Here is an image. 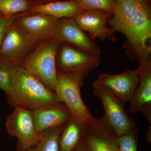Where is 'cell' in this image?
<instances>
[{"label":"cell","mask_w":151,"mask_h":151,"mask_svg":"<svg viewBox=\"0 0 151 151\" xmlns=\"http://www.w3.org/2000/svg\"><path fill=\"white\" fill-rule=\"evenodd\" d=\"M116 7L108 22L110 29L126 37L124 47L130 58L139 63L151 58V13L146 1L114 0Z\"/></svg>","instance_id":"cell-1"},{"label":"cell","mask_w":151,"mask_h":151,"mask_svg":"<svg viewBox=\"0 0 151 151\" xmlns=\"http://www.w3.org/2000/svg\"><path fill=\"white\" fill-rule=\"evenodd\" d=\"M11 83L17 107L31 110L59 103L55 92L22 65H12Z\"/></svg>","instance_id":"cell-2"},{"label":"cell","mask_w":151,"mask_h":151,"mask_svg":"<svg viewBox=\"0 0 151 151\" xmlns=\"http://www.w3.org/2000/svg\"><path fill=\"white\" fill-rule=\"evenodd\" d=\"M62 42L54 37L43 41L21 64L54 92L57 82L56 54Z\"/></svg>","instance_id":"cell-3"},{"label":"cell","mask_w":151,"mask_h":151,"mask_svg":"<svg viewBox=\"0 0 151 151\" xmlns=\"http://www.w3.org/2000/svg\"><path fill=\"white\" fill-rule=\"evenodd\" d=\"M85 76L74 73L58 71L55 92L60 102L65 105L73 118L84 123L90 122L94 117L84 104L80 89Z\"/></svg>","instance_id":"cell-4"},{"label":"cell","mask_w":151,"mask_h":151,"mask_svg":"<svg viewBox=\"0 0 151 151\" xmlns=\"http://www.w3.org/2000/svg\"><path fill=\"white\" fill-rule=\"evenodd\" d=\"M93 93L102 102L105 117L116 136L129 134L138 129L136 122L127 114L125 104L110 89L94 81Z\"/></svg>","instance_id":"cell-5"},{"label":"cell","mask_w":151,"mask_h":151,"mask_svg":"<svg viewBox=\"0 0 151 151\" xmlns=\"http://www.w3.org/2000/svg\"><path fill=\"white\" fill-rule=\"evenodd\" d=\"M7 132L18 140L20 149L27 150L37 144L42 135L36 129L32 110L23 107L14 108L6 122Z\"/></svg>","instance_id":"cell-6"},{"label":"cell","mask_w":151,"mask_h":151,"mask_svg":"<svg viewBox=\"0 0 151 151\" xmlns=\"http://www.w3.org/2000/svg\"><path fill=\"white\" fill-rule=\"evenodd\" d=\"M39 42L14 20L6 32L0 47V57L12 65H20L26 55Z\"/></svg>","instance_id":"cell-7"},{"label":"cell","mask_w":151,"mask_h":151,"mask_svg":"<svg viewBox=\"0 0 151 151\" xmlns=\"http://www.w3.org/2000/svg\"><path fill=\"white\" fill-rule=\"evenodd\" d=\"M60 47L58 60L56 63L58 71L77 73L86 76L100 64V55L67 45Z\"/></svg>","instance_id":"cell-8"},{"label":"cell","mask_w":151,"mask_h":151,"mask_svg":"<svg viewBox=\"0 0 151 151\" xmlns=\"http://www.w3.org/2000/svg\"><path fill=\"white\" fill-rule=\"evenodd\" d=\"M90 151H118V139L104 116L85 123L82 137Z\"/></svg>","instance_id":"cell-9"},{"label":"cell","mask_w":151,"mask_h":151,"mask_svg":"<svg viewBox=\"0 0 151 151\" xmlns=\"http://www.w3.org/2000/svg\"><path fill=\"white\" fill-rule=\"evenodd\" d=\"M53 37L61 42L71 44L89 53L100 56L101 54L94 40L86 35L72 18L58 19Z\"/></svg>","instance_id":"cell-10"},{"label":"cell","mask_w":151,"mask_h":151,"mask_svg":"<svg viewBox=\"0 0 151 151\" xmlns=\"http://www.w3.org/2000/svg\"><path fill=\"white\" fill-rule=\"evenodd\" d=\"M137 70L140 76L139 83L129 102L128 111L133 114L142 113L151 124V58L139 63Z\"/></svg>","instance_id":"cell-11"},{"label":"cell","mask_w":151,"mask_h":151,"mask_svg":"<svg viewBox=\"0 0 151 151\" xmlns=\"http://www.w3.org/2000/svg\"><path fill=\"white\" fill-rule=\"evenodd\" d=\"M113 15L100 10H83L73 19L81 29L91 34L94 40L98 38L114 42L116 40L115 32L107 26Z\"/></svg>","instance_id":"cell-12"},{"label":"cell","mask_w":151,"mask_h":151,"mask_svg":"<svg viewBox=\"0 0 151 151\" xmlns=\"http://www.w3.org/2000/svg\"><path fill=\"white\" fill-rule=\"evenodd\" d=\"M36 129L42 135L65 126L73 116L61 102L32 110Z\"/></svg>","instance_id":"cell-13"},{"label":"cell","mask_w":151,"mask_h":151,"mask_svg":"<svg viewBox=\"0 0 151 151\" xmlns=\"http://www.w3.org/2000/svg\"><path fill=\"white\" fill-rule=\"evenodd\" d=\"M96 81L110 89L120 100L126 103L132 100L139 83L140 76L137 69L129 70L116 75L101 73Z\"/></svg>","instance_id":"cell-14"},{"label":"cell","mask_w":151,"mask_h":151,"mask_svg":"<svg viewBox=\"0 0 151 151\" xmlns=\"http://www.w3.org/2000/svg\"><path fill=\"white\" fill-rule=\"evenodd\" d=\"M58 19L37 13L19 18L16 22L30 35L40 42L53 37Z\"/></svg>","instance_id":"cell-15"},{"label":"cell","mask_w":151,"mask_h":151,"mask_svg":"<svg viewBox=\"0 0 151 151\" xmlns=\"http://www.w3.org/2000/svg\"><path fill=\"white\" fill-rule=\"evenodd\" d=\"M83 10L74 0L39 5L32 8L33 12L36 13L43 14L58 19L73 18Z\"/></svg>","instance_id":"cell-16"},{"label":"cell","mask_w":151,"mask_h":151,"mask_svg":"<svg viewBox=\"0 0 151 151\" xmlns=\"http://www.w3.org/2000/svg\"><path fill=\"white\" fill-rule=\"evenodd\" d=\"M85 123L72 117L63 130L59 141L60 151H72L82 138Z\"/></svg>","instance_id":"cell-17"},{"label":"cell","mask_w":151,"mask_h":151,"mask_svg":"<svg viewBox=\"0 0 151 151\" xmlns=\"http://www.w3.org/2000/svg\"><path fill=\"white\" fill-rule=\"evenodd\" d=\"M65 126L45 133L37 144L27 150L20 149V151H59L60 139Z\"/></svg>","instance_id":"cell-18"},{"label":"cell","mask_w":151,"mask_h":151,"mask_svg":"<svg viewBox=\"0 0 151 151\" xmlns=\"http://www.w3.org/2000/svg\"><path fill=\"white\" fill-rule=\"evenodd\" d=\"M12 66L8 61L0 57V89L4 91L9 103L15 108L17 100L11 83Z\"/></svg>","instance_id":"cell-19"},{"label":"cell","mask_w":151,"mask_h":151,"mask_svg":"<svg viewBox=\"0 0 151 151\" xmlns=\"http://www.w3.org/2000/svg\"><path fill=\"white\" fill-rule=\"evenodd\" d=\"M84 10H100L113 14L116 5L114 0H74Z\"/></svg>","instance_id":"cell-20"},{"label":"cell","mask_w":151,"mask_h":151,"mask_svg":"<svg viewBox=\"0 0 151 151\" xmlns=\"http://www.w3.org/2000/svg\"><path fill=\"white\" fill-rule=\"evenodd\" d=\"M28 9L27 0H0V13L11 17Z\"/></svg>","instance_id":"cell-21"},{"label":"cell","mask_w":151,"mask_h":151,"mask_svg":"<svg viewBox=\"0 0 151 151\" xmlns=\"http://www.w3.org/2000/svg\"><path fill=\"white\" fill-rule=\"evenodd\" d=\"M138 130L119 137L118 143L120 151H137L136 135Z\"/></svg>","instance_id":"cell-22"},{"label":"cell","mask_w":151,"mask_h":151,"mask_svg":"<svg viewBox=\"0 0 151 151\" xmlns=\"http://www.w3.org/2000/svg\"><path fill=\"white\" fill-rule=\"evenodd\" d=\"M14 21L12 17H0V47L8 29Z\"/></svg>","instance_id":"cell-23"},{"label":"cell","mask_w":151,"mask_h":151,"mask_svg":"<svg viewBox=\"0 0 151 151\" xmlns=\"http://www.w3.org/2000/svg\"><path fill=\"white\" fill-rule=\"evenodd\" d=\"M76 151H87L86 150H78Z\"/></svg>","instance_id":"cell-24"},{"label":"cell","mask_w":151,"mask_h":151,"mask_svg":"<svg viewBox=\"0 0 151 151\" xmlns=\"http://www.w3.org/2000/svg\"><path fill=\"white\" fill-rule=\"evenodd\" d=\"M140 1H147V0H140Z\"/></svg>","instance_id":"cell-25"},{"label":"cell","mask_w":151,"mask_h":151,"mask_svg":"<svg viewBox=\"0 0 151 151\" xmlns=\"http://www.w3.org/2000/svg\"><path fill=\"white\" fill-rule=\"evenodd\" d=\"M120 151V149H119V151Z\"/></svg>","instance_id":"cell-26"}]
</instances>
